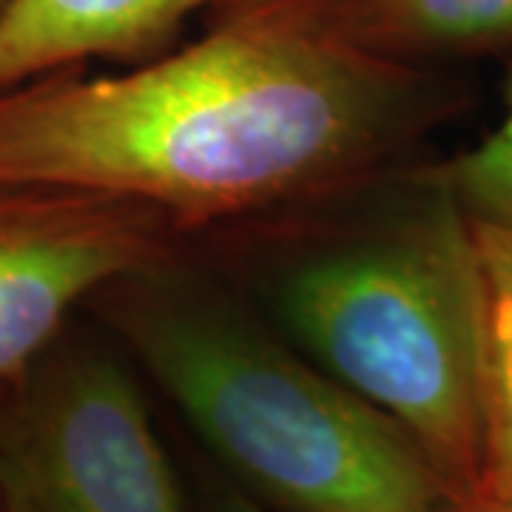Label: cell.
I'll use <instances>...</instances> for the list:
<instances>
[{
  "label": "cell",
  "mask_w": 512,
  "mask_h": 512,
  "mask_svg": "<svg viewBox=\"0 0 512 512\" xmlns=\"http://www.w3.org/2000/svg\"><path fill=\"white\" fill-rule=\"evenodd\" d=\"M0 512H185L123 365L89 345L46 350L0 410Z\"/></svg>",
  "instance_id": "cell-4"
},
{
  "label": "cell",
  "mask_w": 512,
  "mask_h": 512,
  "mask_svg": "<svg viewBox=\"0 0 512 512\" xmlns=\"http://www.w3.org/2000/svg\"><path fill=\"white\" fill-rule=\"evenodd\" d=\"M239 0H9L0 15V89L92 57H154L200 9Z\"/></svg>",
  "instance_id": "cell-6"
},
{
  "label": "cell",
  "mask_w": 512,
  "mask_h": 512,
  "mask_svg": "<svg viewBox=\"0 0 512 512\" xmlns=\"http://www.w3.org/2000/svg\"><path fill=\"white\" fill-rule=\"evenodd\" d=\"M100 293L154 382L268 510H458L456 490L396 421L188 274L180 256Z\"/></svg>",
  "instance_id": "cell-3"
},
{
  "label": "cell",
  "mask_w": 512,
  "mask_h": 512,
  "mask_svg": "<svg viewBox=\"0 0 512 512\" xmlns=\"http://www.w3.org/2000/svg\"><path fill=\"white\" fill-rule=\"evenodd\" d=\"M456 512H512V490L467 495L458 501Z\"/></svg>",
  "instance_id": "cell-10"
},
{
  "label": "cell",
  "mask_w": 512,
  "mask_h": 512,
  "mask_svg": "<svg viewBox=\"0 0 512 512\" xmlns=\"http://www.w3.org/2000/svg\"><path fill=\"white\" fill-rule=\"evenodd\" d=\"M222 512H274L268 510L265 504H259V501H254L251 495H228L225 498V504H222Z\"/></svg>",
  "instance_id": "cell-11"
},
{
  "label": "cell",
  "mask_w": 512,
  "mask_h": 512,
  "mask_svg": "<svg viewBox=\"0 0 512 512\" xmlns=\"http://www.w3.org/2000/svg\"><path fill=\"white\" fill-rule=\"evenodd\" d=\"M6 3H9V0H0V15H3V9H6Z\"/></svg>",
  "instance_id": "cell-12"
},
{
  "label": "cell",
  "mask_w": 512,
  "mask_h": 512,
  "mask_svg": "<svg viewBox=\"0 0 512 512\" xmlns=\"http://www.w3.org/2000/svg\"><path fill=\"white\" fill-rule=\"evenodd\" d=\"M473 239L484 313V439L473 493H504L512 490V231L473 220Z\"/></svg>",
  "instance_id": "cell-8"
},
{
  "label": "cell",
  "mask_w": 512,
  "mask_h": 512,
  "mask_svg": "<svg viewBox=\"0 0 512 512\" xmlns=\"http://www.w3.org/2000/svg\"><path fill=\"white\" fill-rule=\"evenodd\" d=\"M330 32L367 55L439 69L512 55V0H308Z\"/></svg>",
  "instance_id": "cell-7"
},
{
  "label": "cell",
  "mask_w": 512,
  "mask_h": 512,
  "mask_svg": "<svg viewBox=\"0 0 512 512\" xmlns=\"http://www.w3.org/2000/svg\"><path fill=\"white\" fill-rule=\"evenodd\" d=\"M467 100L441 69L350 46L308 0H239L126 74L72 66L0 89V185L143 202L191 234L404 165Z\"/></svg>",
  "instance_id": "cell-1"
},
{
  "label": "cell",
  "mask_w": 512,
  "mask_h": 512,
  "mask_svg": "<svg viewBox=\"0 0 512 512\" xmlns=\"http://www.w3.org/2000/svg\"><path fill=\"white\" fill-rule=\"evenodd\" d=\"M470 220L512 231V69L501 123L470 151L436 163Z\"/></svg>",
  "instance_id": "cell-9"
},
{
  "label": "cell",
  "mask_w": 512,
  "mask_h": 512,
  "mask_svg": "<svg viewBox=\"0 0 512 512\" xmlns=\"http://www.w3.org/2000/svg\"><path fill=\"white\" fill-rule=\"evenodd\" d=\"M177 237L143 202L0 185V387L26 379L83 299L177 259Z\"/></svg>",
  "instance_id": "cell-5"
},
{
  "label": "cell",
  "mask_w": 512,
  "mask_h": 512,
  "mask_svg": "<svg viewBox=\"0 0 512 512\" xmlns=\"http://www.w3.org/2000/svg\"><path fill=\"white\" fill-rule=\"evenodd\" d=\"M231 259L313 365L396 421L458 501L476 490L481 279L473 220L436 163L245 220Z\"/></svg>",
  "instance_id": "cell-2"
}]
</instances>
